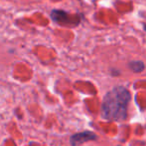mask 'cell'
Instances as JSON below:
<instances>
[{
	"label": "cell",
	"mask_w": 146,
	"mask_h": 146,
	"mask_svg": "<svg viewBox=\"0 0 146 146\" xmlns=\"http://www.w3.org/2000/svg\"><path fill=\"white\" fill-rule=\"evenodd\" d=\"M130 93L125 87L117 86L104 96L101 105L102 117L106 120L122 121L127 116Z\"/></svg>",
	"instance_id": "1"
},
{
	"label": "cell",
	"mask_w": 146,
	"mask_h": 146,
	"mask_svg": "<svg viewBox=\"0 0 146 146\" xmlns=\"http://www.w3.org/2000/svg\"><path fill=\"white\" fill-rule=\"evenodd\" d=\"M97 138L95 133L91 131H83L80 133H76L74 135L71 136L70 138V143L72 146H77L79 144H82L84 142L91 141V140H95Z\"/></svg>",
	"instance_id": "2"
},
{
	"label": "cell",
	"mask_w": 146,
	"mask_h": 146,
	"mask_svg": "<svg viewBox=\"0 0 146 146\" xmlns=\"http://www.w3.org/2000/svg\"><path fill=\"white\" fill-rule=\"evenodd\" d=\"M129 66L135 72H141L144 69V63L141 61H132L129 63Z\"/></svg>",
	"instance_id": "3"
},
{
	"label": "cell",
	"mask_w": 146,
	"mask_h": 146,
	"mask_svg": "<svg viewBox=\"0 0 146 146\" xmlns=\"http://www.w3.org/2000/svg\"><path fill=\"white\" fill-rule=\"evenodd\" d=\"M144 29H145V30H146V25H144Z\"/></svg>",
	"instance_id": "4"
}]
</instances>
